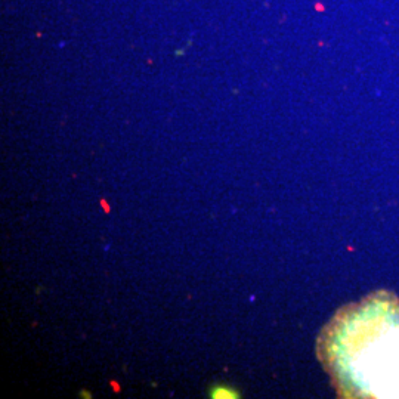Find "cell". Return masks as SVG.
<instances>
[{
	"label": "cell",
	"mask_w": 399,
	"mask_h": 399,
	"mask_svg": "<svg viewBox=\"0 0 399 399\" xmlns=\"http://www.w3.org/2000/svg\"><path fill=\"white\" fill-rule=\"evenodd\" d=\"M213 398H232L231 389H224L222 386H218L215 390H212Z\"/></svg>",
	"instance_id": "cell-2"
},
{
	"label": "cell",
	"mask_w": 399,
	"mask_h": 399,
	"mask_svg": "<svg viewBox=\"0 0 399 399\" xmlns=\"http://www.w3.org/2000/svg\"><path fill=\"white\" fill-rule=\"evenodd\" d=\"M319 356L342 393L399 398V303L374 297L342 311L319 339Z\"/></svg>",
	"instance_id": "cell-1"
}]
</instances>
